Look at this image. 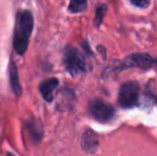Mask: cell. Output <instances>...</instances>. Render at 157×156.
I'll list each match as a JSON object with an SVG mask.
<instances>
[{"instance_id":"obj_1","label":"cell","mask_w":157,"mask_h":156,"mask_svg":"<svg viewBox=\"0 0 157 156\" xmlns=\"http://www.w3.org/2000/svg\"><path fill=\"white\" fill-rule=\"evenodd\" d=\"M33 25H34V19L30 11L24 10L17 13L13 46L15 51L21 56H23L28 49L29 40L33 31Z\"/></svg>"},{"instance_id":"obj_2","label":"cell","mask_w":157,"mask_h":156,"mask_svg":"<svg viewBox=\"0 0 157 156\" xmlns=\"http://www.w3.org/2000/svg\"><path fill=\"white\" fill-rule=\"evenodd\" d=\"M154 64V59L152 58L150 55L147 54H132L127 56L123 60L120 61H114L109 67H106L104 71L103 75L109 72H113V73H119L121 71H124L127 69H132V67H138L141 70H149Z\"/></svg>"},{"instance_id":"obj_3","label":"cell","mask_w":157,"mask_h":156,"mask_svg":"<svg viewBox=\"0 0 157 156\" xmlns=\"http://www.w3.org/2000/svg\"><path fill=\"white\" fill-rule=\"evenodd\" d=\"M63 64L72 76H78L87 71L85 57L74 46H66L63 50Z\"/></svg>"},{"instance_id":"obj_4","label":"cell","mask_w":157,"mask_h":156,"mask_svg":"<svg viewBox=\"0 0 157 156\" xmlns=\"http://www.w3.org/2000/svg\"><path fill=\"white\" fill-rule=\"evenodd\" d=\"M140 97V86L137 81H126L119 90L118 102L122 108H132L137 106Z\"/></svg>"},{"instance_id":"obj_5","label":"cell","mask_w":157,"mask_h":156,"mask_svg":"<svg viewBox=\"0 0 157 156\" xmlns=\"http://www.w3.org/2000/svg\"><path fill=\"white\" fill-rule=\"evenodd\" d=\"M89 111L92 117L101 123L110 122L116 116L114 107L101 98H94L90 102Z\"/></svg>"},{"instance_id":"obj_6","label":"cell","mask_w":157,"mask_h":156,"mask_svg":"<svg viewBox=\"0 0 157 156\" xmlns=\"http://www.w3.org/2000/svg\"><path fill=\"white\" fill-rule=\"evenodd\" d=\"M81 149L88 154H95L99 148V141L97 134L95 133L93 129L87 128L83 131L81 136Z\"/></svg>"},{"instance_id":"obj_7","label":"cell","mask_w":157,"mask_h":156,"mask_svg":"<svg viewBox=\"0 0 157 156\" xmlns=\"http://www.w3.org/2000/svg\"><path fill=\"white\" fill-rule=\"evenodd\" d=\"M59 86V80L57 78H48L45 79L44 81H42L40 85V92H41L43 98L48 103H52L54 100V93L55 90L58 88Z\"/></svg>"},{"instance_id":"obj_8","label":"cell","mask_w":157,"mask_h":156,"mask_svg":"<svg viewBox=\"0 0 157 156\" xmlns=\"http://www.w3.org/2000/svg\"><path fill=\"white\" fill-rule=\"evenodd\" d=\"M26 126H27V129L29 131L32 141L34 143H39L44 134L43 126L41 125V123L36 120H29L26 123Z\"/></svg>"},{"instance_id":"obj_9","label":"cell","mask_w":157,"mask_h":156,"mask_svg":"<svg viewBox=\"0 0 157 156\" xmlns=\"http://www.w3.org/2000/svg\"><path fill=\"white\" fill-rule=\"evenodd\" d=\"M10 82H11V88L12 91L14 92V94L16 96L21 94V86L19 83V78H18V70L15 64L14 61H11L10 63Z\"/></svg>"},{"instance_id":"obj_10","label":"cell","mask_w":157,"mask_h":156,"mask_svg":"<svg viewBox=\"0 0 157 156\" xmlns=\"http://www.w3.org/2000/svg\"><path fill=\"white\" fill-rule=\"evenodd\" d=\"M108 6L105 3H99L96 6V10H95V17H94V26L96 28L101 27V25L103 24V21L105 18L106 14H107Z\"/></svg>"},{"instance_id":"obj_11","label":"cell","mask_w":157,"mask_h":156,"mask_svg":"<svg viewBox=\"0 0 157 156\" xmlns=\"http://www.w3.org/2000/svg\"><path fill=\"white\" fill-rule=\"evenodd\" d=\"M88 2L85 0H73L68 4V12L73 13V14H77V13H81L87 9Z\"/></svg>"},{"instance_id":"obj_12","label":"cell","mask_w":157,"mask_h":156,"mask_svg":"<svg viewBox=\"0 0 157 156\" xmlns=\"http://www.w3.org/2000/svg\"><path fill=\"white\" fill-rule=\"evenodd\" d=\"M130 3L139 9H145L151 4V2L149 0H132Z\"/></svg>"},{"instance_id":"obj_13","label":"cell","mask_w":157,"mask_h":156,"mask_svg":"<svg viewBox=\"0 0 157 156\" xmlns=\"http://www.w3.org/2000/svg\"><path fill=\"white\" fill-rule=\"evenodd\" d=\"M81 46H82L83 47V49L86 50V52H87L88 55H89V56H93V52H92V50L90 49V47H89V44L87 43V42H83L82 44H81Z\"/></svg>"},{"instance_id":"obj_14","label":"cell","mask_w":157,"mask_h":156,"mask_svg":"<svg viewBox=\"0 0 157 156\" xmlns=\"http://www.w3.org/2000/svg\"><path fill=\"white\" fill-rule=\"evenodd\" d=\"M97 49H98V50H101V55H103V57H104V58H106V49H105V48H104L103 47V46H98V47H97Z\"/></svg>"},{"instance_id":"obj_15","label":"cell","mask_w":157,"mask_h":156,"mask_svg":"<svg viewBox=\"0 0 157 156\" xmlns=\"http://www.w3.org/2000/svg\"><path fill=\"white\" fill-rule=\"evenodd\" d=\"M154 63H156V64H157V59H155V60H154Z\"/></svg>"}]
</instances>
